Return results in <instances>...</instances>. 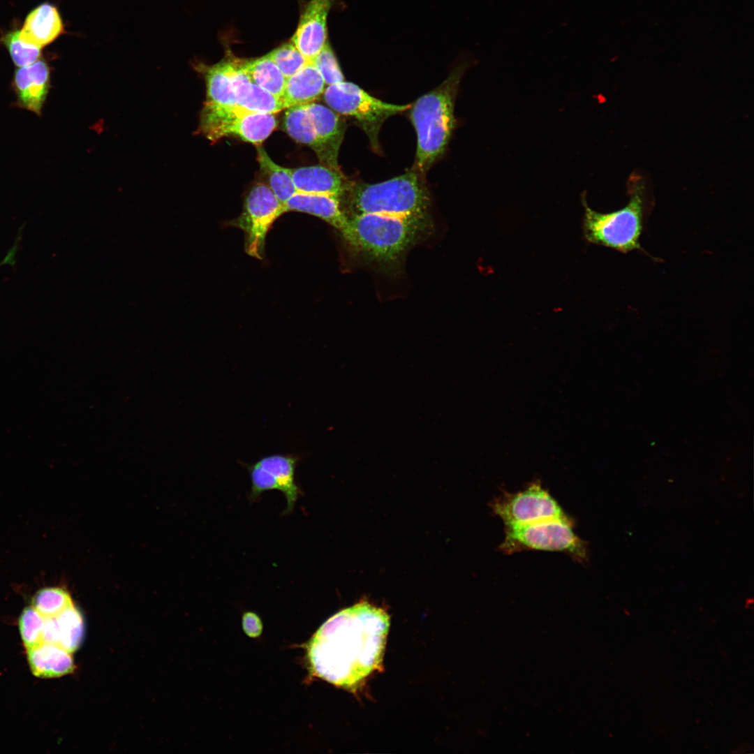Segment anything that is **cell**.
Masks as SVG:
<instances>
[{"mask_svg": "<svg viewBox=\"0 0 754 754\" xmlns=\"http://www.w3.org/2000/svg\"><path fill=\"white\" fill-rule=\"evenodd\" d=\"M389 627L386 612L367 602L339 611L309 642L311 670L337 686L356 688L381 665Z\"/></svg>", "mask_w": 754, "mask_h": 754, "instance_id": "6da1fadb", "label": "cell"}, {"mask_svg": "<svg viewBox=\"0 0 754 754\" xmlns=\"http://www.w3.org/2000/svg\"><path fill=\"white\" fill-rule=\"evenodd\" d=\"M466 64L457 66L436 89L414 103L411 118L417 136L415 163L427 171L445 151L455 125L454 104Z\"/></svg>", "mask_w": 754, "mask_h": 754, "instance_id": "7a4b0ae2", "label": "cell"}, {"mask_svg": "<svg viewBox=\"0 0 754 754\" xmlns=\"http://www.w3.org/2000/svg\"><path fill=\"white\" fill-rule=\"evenodd\" d=\"M346 191L350 211L347 216L391 212L431 217L429 193L419 175L413 171L380 183L349 184Z\"/></svg>", "mask_w": 754, "mask_h": 754, "instance_id": "3957f363", "label": "cell"}, {"mask_svg": "<svg viewBox=\"0 0 754 754\" xmlns=\"http://www.w3.org/2000/svg\"><path fill=\"white\" fill-rule=\"evenodd\" d=\"M630 200L623 208L600 213L591 209L583 200L584 216L583 232L585 239L622 253L642 250L640 244L646 212L644 185L630 184Z\"/></svg>", "mask_w": 754, "mask_h": 754, "instance_id": "277c9868", "label": "cell"}, {"mask_svg": "<svg viewBox=\"0 0 754 754\" xmlns=\"http://www.w3.org/2000/svg\"><path fill=\"white\" fill-rule=\"evenodd\" d=\"M572 527V522L557 519L505 526V537L498 549L506 554L527 550L561 552L586 564L589 559L588 543Z\"/></svg>", "mask_w": 754, "mask_h": 754, "instance_id": "5b68a950", "label": "cell"}, {"mask_svg": "<svg viewBox=\"0 0 754 754\" xmlns=\"http://www.w3.org/2000/svg\"><path fill=\"white\" fill-rule=\"evenodd\" d=\"M274 114L254 112L237 105H216L205 103L200 114V132L210 141L226 136L259 145L275 129Z\"/></svg>", "mask_w": 754, "mask_h": 754, "instance_id": "8992f818", "label": "cell"}, {"mask_svg": "<svg viewBox=\"0 0 754 754\" xmlns=\"http://www.w3.org/2000/svg\"><path fill=\"white\" fill-rule=\"evenodd\" d=\"M325 103L341 114L357 120L367 135L374 149H378V133L383 123L411 105H394L376 98L352 82H341L328 85L323 92Z\"/></svg>", "mask_w": 754, "mask_h": 754, "instance_id": "52a82bcc", "label": "cell"}, {"mask_svg": "<svg viewBox=\"0 0 754 754\" xmlns=\"http://www.w3.org/2000/svg\"><path fill=\"white\" fill-rule=\"evenodd\" d=\"M491 508L505 526L552 519L572 522L539 480L517 492H502L491 501Z\"/></svg>", "mask_w": 754, "mask_h": 754, "instance_id": "ba28073f", "label": "cell"}, {"mask_svg": "<svg viewBox=\"0 0 754 754\" xmlns=\"http://www.w3.org/2000/svg\"><path fill=\"white\" fill-rule=\"evenodd\" d=\"M284 212L283 205L268 186L257 184L251 188L242 214L230 223L244 232L245 251L249 256L263 258L266 235L274 221Z\"/></svg>", "mask_w": 754, "mask_h": 754, "instance_id": "9c48e42d", "label": "cell"}, {"mask_svg": "<svg viewBox=\"0 0 754 754\" xmlns=\"http://www.w3.org/2000/svg\"><path fill=\"white\" fill-rule=\"evenodd\" d=\"M51 73L49 63L42 58L16 68L10 84L16 107L40 117L51 88Z\"/></svg>", "mask_w": 754, "mask_h": 754, "instance_id": "30bf717a", "label": "cell"}, {"mask_svg": "<svg viewBox=\"0 0 754 754\" xmlns=\"http://www.w3.org/2000/svg\"><path fill=\"white\" fill-rule=\"evenodd\" d=\"M334 0H311L304 7L291 42L311 61L327 40V19Z\"/></svg>", "mask_w": 754, "mask_h": 754, "instance_id": "8fae6325", "label": "cell"}, {"mask_svg": "<svg viewBox=\"0 0 754 754\" xmlns=\"http://www.w3.org/2000/svg\"><path fill=\"white\" fill-rule=\"evenodd\" d=\"M236 104L254 112L275 114L286 109L281 98L256 84L242 65V59L228 54L225 59Z\"/></svg>", "mask_w": 754, "mask_h": 754, "instance_id": "7c38bea8", "label": "cell"}, {"mask_svg": "<svg viewBox=\"0 0 754 754\" xmlns=\"http://www.w3.org/2000/svg\"><path fill=\"white\" fill-rule=\"evenodd\" d=\"M313 124L318 142L316 154L320 163L339 170L338 154L346 130L345 124L332 110L316 103L305 104Z\"/></svg>", "mask_w": 754, "mask_h": 754, "instance_id": "4fadbf2b", "label": "cell"}, {"mask_svg": "<svg viewBox=\"0 0 754 754\" xmlns=\"http://www.w3.org/2000/svg\"><path fill=\"white\" fill-rule=\"evenodd\" d=\"M285 211H297L320 218L335 228L348 244L350 221L340 206V198L333 195L297 192L284 205Z\"/></svg>", "mask_w": 754, "mask_h": 754, "instance_id": "5bb4252c", "label": "cell"}, {"mask_svg": "<svg viewBox=\"0 0 754 754\" xmlns=\"http://www.w3.org/2000/svg\"><path fill=\"white\" fill-rule=\"evenodd\" d=\"M64 33V24L57 8L43 3L28 14L20 36L26 43L43 49Z\"/></svg>", "mask_w": 754, "mask_h": 754, "instance_id": "9a60e30c", "label": "cell"}, {"mask_svg": "<svg viewBox=\"0 0 754 754\" xmlns=\"http://www.w3.org/2000/svg\"><path fill=\"white\" fill-rule=\"evenodd\" d=\"M290 172L299 193L329 194L341 198L349 186L340 170L323 165L290 169Z\"/></svg>", "mask_w": 754, "mask_h": 754, "instance_id": "2e32d148", "label": "cell"}, {"mask_svg": "<svg viewBox=\"0 0 754 754\" xmlns=\"http://www.w3.org/2000/svg\"><path fill=\"white\" fill-rule=\"evenodd\" d=\"M31 672L39 678H57L75 669L71 653L58 644L42 643L27 649Z\"/></svg>", "mask_w": 754, "mask_h": 754, "instance_id": "e0dca14e", "label": "cell"}, {"mask_svg": "<svg viewBox=\"0 0 754 754\" xmlns=\"http://www.w3.org/2000/svg\"><path fill=\"white\" fill-rule=\"evenodd\" d=\"M300 457L293 454H274L260 458L256 463L269 472L276 482L279 490L286 498L285 514L290 513L302 494L295 482V470Z\"/></svg>", "mask_w": 754, "mask_h": 754, "instance_id": "ac0fdd59", "label": "cell"}, {"mask_svg": "<svg viewBox=\"0 0 754 754\" xmlns=\"http://www.w3.org/2000/svg\"><path fill=\"white\" fill-rule=\"evenodd\" d=\"M325 82L310 61L286 79L282 101L287 108L313 103L325 91Z\"/></svg>", "mask_w": 754, "mask_h": 754, "instance_id": "d6986e66", "label": "cell"}, {"mask_svg": "<svg viewBox=\"0 0 754 754\" xmlns=\"http://www.w3.org/2000/svg\"><path fill=\"white\" fill-rule=\"evenodd\" d=\"M193 67L203 75L206 82L205 103L225 106L237 105L225 59L211 66L198 62Z\"/></svg>", "mask_w": 754, "mask_h": 754, "instance_id": "ffe728a7", "label": "cell"}, {"mask_svg": "<svg viewBox=\"0 0 754 754\" xmlns=\"http://www.w3.org/2000/svg\"><path fill=\"white\" fill-rule=\"evenodd\" d=\"M242 65L256 84L282 100L286 78L267 54L259 58L242 60Z\"/></svg>", "mask_w": 754, "mask_h": 754, "instance_id": "44dd1931", "label": "cell"}, {"mask_svg": "<svg viewBox=\"0 0 754 754\" xmlns=\"http://www.w3.org/2000/svg\"><path fill=\"white\" fill-rule=\"evenodd\" d=\"M257 159L261 170L267 179L268 186L277 199L284 205L297 193L290 169L275 163L260 146L257 147Z\"/></svg>", "mask_w": 754, "mask_h": 754, "instance_id": "7402d4cb", "label": "cell"}, {"mask_svg": "<svg viewBox=\"0 0 754 754\" xmlns=\"http://www.w3.org/2000/svg\"><path fill=\"white\" fill-rule=\"evenodd\" d=\"M283 125L286 131L293 139L307 145L317 154L318 142L313 124L305 105L287 108Z\"/></svg>", "mask_w": 754, "mask_h": 754, "instance_id": "603a6c76", "label": "cell"}, {"mask_svg": "<svg viewBox=\"0 0 754 754\" xmlns=\"http://www.w3.org/2000/svg\"><path fill=\"white\" fill-rule=\"evenodd\" d=\"M58 630V645L73 653L81 645L84 635L82 614L74 605L55 616Z\"/></svg>", "mask_w": 754, "mask_h": 754, "instance_id": "cb8c5ba5", "label": "cell"}, {"mask_svg": "<svg viewBox=\"0 0 754 754\" xmlns=\"http://www.w3.org/2000/svg\"><path fill=\"white\" fill-rule=\"evenodd\" d=\"M73 605L68 592L59 587H46L33 597V606L44 617H55Z\"/></svg>", "mask_w": 754, "mask_h": 754, "instance_id": "d4e9b609", "label": "cell"}, {"mask_svg": "<svg viewBox=\"0 0 754 754\" xmlns=\"http://www.w3.org/2000/svg\"><path fill=\"white\" fill-rule=\"evenodd\" d=\"M20 29H13L3 34L0 39L17 67L29 65L41 58L42 49L24 41L20 36Z\"/></svg>", "mask_w": 754, "mask_h": 754, "instance_id": "484cf974", "label": "cell"}, {"mask_svg": "<svg viewBox=\"0 0 754 754\" xmlns=\"http://www.w3.org/2000/svg\"><path fill=\"white\" fill-rule=\"evenodd\" d=\"M287 79L301 70L309 61L291 42H286L267 54Z\"/></svg>", "mask_w": 754, "mask_h": 754, "instance_id": "4316f807", "label": "cell"}, {"mask_svg": "<svg viewBox=\"0 0 754 754\" xmlns=\"http://www.w3.org/2000/svg\"><path fill=\"white\" fill-rule=\"evenodd\" d=\"M45 617L33 606L25 607L18 621L24 646L27 649L43 643V629Z\"/></svg>", "mask_w": 754, "mask_h": 754, "instance_id": "83f0119b", "label": "cell"}, {"mask_svg": "<svg viewBox=\"0 0 754 754\" xmlns=\"http://www.w3.org/2000/svg\"><path fill=\"white\" fill-rule=\"evenodd\" d=\"M311 61L321 74L325 84L331 85L344 80L337 57L328 40Z\"/></svg>", "mask_w": 754, "mask_h": 754, "instance_id": "f1b7e54d", "label": "cell"}, {"mask_svg": "<svg viewBox=\"0 0 754 754\" xmlns=\"http://www.w3.org/2000/svg\"><path fill=\"white\" fill-rule=\"evenodd\" d=\"M246 468L249 473L251 482V489L249 498L251 501H256L266 491L278 489V485L273 476L264 468L259 466L256 463L246 464Z\"/></svg>", "mask_w": 754, "mask_h": 754, "instance_id": "f546056e", "label": "cell"}, {"mask_svg": "<svg viewBox=\"0 0 754 754\" xmlns=\"http://www.w3.org/2000/svg\"><path fill=\"white\" fill-rule=\"evenodd\" d=\"M58 630L55 617H45L43 643L58 644Z\"/></svg>", "mask_w": 754, "mask_h": 754, "instance_id": "4dcf8cb0", "label": "cell"}, {"mask_svg": "<svg viewBox=\"0 0 754 754\" xmlns=\"http://www.w3.org/2000/svg\"><path fill=\"white\" fill-rule=\"evenodd\" d=\"M16 242H17L15 243V244L13 245L12 249L8 253L6 256L4 258V259L0 263V267H1L3 265H7V264H10V265L13 264L15 263V253L17 252V241H16Z\"/></svg>", "mask_w": 754, "mask_h": 754, "instance_id": "1f68e13d", "label": "cell"}]
</instances>
